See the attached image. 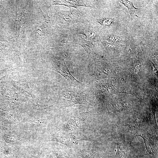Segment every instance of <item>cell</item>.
<instances>
[{"label":"cell","mask_w":158,"mask_h":158,"mask_svg":"<svg viewBox=\"0 0 158 158\" xmlns=\"http://www.w3.org/2000/svg\"><path fill=\"white\" fill-rule=\"evenodd\" d=\"M119 1L124 6L126 7L128 10L131 18H133L135 14L139 11L140 8L135 7L133 4V1L127 0H120Z\"/></svg>","instance_id":"obj_9"},{"label":"cell","mask_w":158,"mask_h":158,"mask_svg":"<svg viewBox=\"0 0 158 158\" xmlns=\"http://www.w3.org/2000/svg\"><path fill=\"white\" fill-rule=\"evenodd\" d=\"M56 4L64 5L68 7L75 8L79 6H90L84 1L80 0H60L56 1Z\"/></svg>","instance_id":"obj_6"},{"label":"cell","mask_w":158,"mask_h":158,"mask_svg":"<svg viewBox=\"0 0 158 158\" xmlns=\"http://www.w3.org/2000/svg\"><path fill=\"white\" fill-rule=\"evenodd\" d=\"M138 136H140L143 139L147 152L154 158L157 147L154 138L147 132L142 130L139 131Z\"/></svg>","instance_id":"obj_3"},{"label":"cell","mask_w":158,"mask_h":158,"mask_svg":"<svg viewBox=\"0 0 158 158\" xmlns=\"http://www.w3.org/2000/svg\"><path fill=\"white\" fill-rule=\"evenodd\" d=\"M125 155V153L123 150L122 143L120 142H117L115 158H124Z\"/></svg>","instance_id":"obj_10"},{"label":"cell","mask_w":158,"mask_h":158,"mask_svg":"<svg viewBox=\"0 0 158 158\" xmlns=\"http://www.w3.org/2000/svg\"><path fill=\"white\" fill-rule=\"evenodd\" d=\"M46 65L47 68L53 70L63 76L69 83L79 87L83 85L71 73L66 65L64 58L54 61H46Z\"/></svg>","instance_id":"obj_2"},{"label":"cell","mask_w":158,"mask_h":158,"mask_svg":"<svg viewBox=\"0 0 158 158\" xmlns=\"http://www.w3.org/2000/svg\"><path fill=\"white\" fill-rule=\"evenodd\" d=\"M3 77H4L2 76L1 74H0V80Z\"/></svg>","instance_id":"obj_15"},{"label":"cell","mask_w":158,"mask_h":158,"mask_svg":"<svg viewBox=\"0 0 158 158\" xmlns=\"http://www.w3.org/2000/svg\"><path fill=\"white\" fill-rule=\"evenodd\" d=\"M76 40V43L82 46L88 56H89L91 51V49L94 46L93 44L90 41H87L78 36Z\"/></svg>","instance_id":"obj_8"},{"label":"cell","mask_w":158,"mask_h":158,"mask_svg":"<svg viewBox=\"0 0 158 158\" xmlns=\"http://www.w3.org/2000/svg\"><path fill=\"white\" fill-rule=\"evenodd\" d=\"M55 153L58 158H69L67 155L62 151L56 150L55 151Z\"/></svg>","instance_id":"obj_14"},{"label":"cell","mask_w":158,"mask_h":158,"mask_svg":"<svg viewBox=\"0 0 158 158\" xmlns=\"http://www.w3.org/2000/svg\"><path fill=\"white\" fill-rule=\"evenodd\" d=\"M89 95L82 91L71 89H66L59 92L57 101L59 108L71 107L77 104L89 103Z\"/></svg>","instance_id":"obj_1"},{"label":"cell","mask_w":158,"mask_h":158,"mask_svg":"<svg viewBox=\"0 0 158 158\" xmlns=\"http://www.w3.org/2000/svg\"><path fill=\"white\" fill-rule=\"evenodd\" d=\"M97 22L102 26H107L114 24V20L111 18H103L97 20Z\"/></svg>","instance_id":"obj_11"},{"label":"cell","mask_w":158,"mask_h":158,"mask_svg":"<svg viewBox=\"0 0 158 158\" xmlns=\"http://www.w3.org/2000/svg\"><path fill=\"white\" fill-rule=\"evenodd\" d=\"M95 154L94 152L89 149H83L80 152V155L83 158H92Z\"/></svg>","instance_id":"obj_12"},{"label":"cell","mask_w":158,"mask_h":158,"mask_svg":"<svg viewBox=\"0 0 158 158\" xmlns=\"http://www.w3.org/2000/svg\"><path fill=\"white\" fill-rule=\"evenodd\" d=\"M120 39L118 36L114 34H111L108 36L107 40L110 42L114 43L119 42Z\"/></svg>","instance_id":"obj_13"},{"label":"cell","mask_w":158,"mask_h":158,"mask_svg":"<svg viewBox=\"0 0 158 158\" xmlns=\"http://www.w3.org/2000/svg\"><path fill=\"white\" fill-rule=\"evenodd\" d=\"M86 140V137L83 134L73 133L62 135L59 138V141L66 145H72L78 141Z\"/></svg>","instance_id":"obj_4"},{"label":"cell","mask_w":158,"mask_h":158,"mask_svg":"<svg viewBox=\"0 0 158 158\" xmlns=\"http://www.w3.org/2000/svg\"><path fill=\"white\" fill-rule=\"evenodd\" d=\"M91 115L87 112L80 113L72 120L75 126L79 128L84 127L91 121Z\"/></svg>","instance_id":"obj_5"},{"label":"cell","mask_w":158,"mask_h":158,"mask_svg":"<svg viewBox=\"0 0 158 158\" xmlns=\"http://www.w3.org/2000/svg\"><path fill=\"white\" fill-rule=\"evenodd\" d=\"M13 84L16 88L19 91L26 92L31 96L33 99L36 97L33 93L32 90L30 88L27 83L20 82H14Z\"/></svg>","instance_id":"obj_7"}]
</instances>
